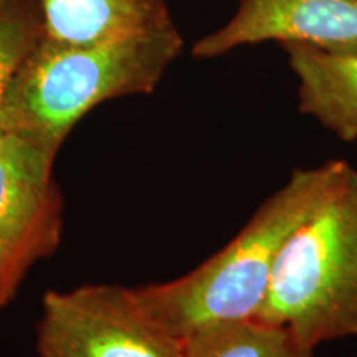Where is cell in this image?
I'll list each match as a JSON object with an SVG mask.
<instances>
[{
	"mask_svg": "<svg viewBox=\"0 0 357 357\" xmlns=\"http://www.w3.org/2000/svg\"><path fill=\"white\" fill-rule=\"evenodd\" d=\"M42 37V22L24 3L0 0V114L13 75Z\"/></svg>",
	"mask_w": 357,
	"mask_h": 357,
	"instance_id": "obj_10",
	"label": "cell"
},
{
	"mask_svg": "<svg viewBox=\"0 0 357 357\" xmlns=\"http://www.w3.org/2000/svg\"><path fill=\"white\" fill-rule=\"evenodd\" d=\"M255 319L287 328L306 349L357 336V169L288 236Z\"/></svg>",
	"mask_w": 357,
	"mask_h": 357,
	"instance_id": "obj_3",
	"label": "cell"
},
{
	"mask_svg": "<svg viewBox=\"0 0 357 357\" xmlns=\"http://www.w3.org/2000/svg\"><path fill=\"white\" fill-rule=\"evenodd\" d=\"M261 42H303L328 52H357V0H238L235 15L199 40L192 53L213 58Z\"/></svg>",
	"mask_w": 357,
	"mask_h": 357,
	"instance_id": "obj_6",
	"label": "cell"
},
{
	"mask_svg": "<svg viewBox=\"0 0 357 357\" xmlns=\"http://www.w3.org/2000/svg\"><path fill=\"white\" fill-rule=\"evenodd\" d=\"M181 47L172 20L93 45L42 37L7 89L0 114L2 131L56 154L70 129L100 102L153 91Z\"/></svg>",
	"mask_w": 357,
	"mask_h": 357,
	"instance_id": "obj_2",
	"label": "cell"
},
{
	"mask_svg": "<svg viewBox=\"0 0 357 357\" xmlns=\"http://www.w3.org/2000/svg\"><path fill=\"white\" fill-rule=\"evenodd\" d=\"M53 159L55 154L24 137L0 136V307L29 268L60 242L63 204Z\"/></svg>",
	"mask_w": 357,
	"mask_h": 357,
	"instance_id": "obj_5",
	"label": "cell"
},
{
	"mask_svg": "<svg viewBox=\"0 0 357 357\" xmlns=\"http://www.w3.org/2000/svg\"><path fill=\"white\" fill-rule=\"evenodd\" d=\"M43 37L93 45L129 37L171 22L164 0H40Z\"/></svg>",
	"mask_w": 357,
	"mask_h": 357,
	"instance_id": "obj_8",
	"label": "cell"
},
{
	"mask_svg": "<svg viewBox=\"0 0 357 357\" xmlns=\"http://www.w3.org/2000/svg\"><path fill=\"white\" fill-rule=\"evenodd\" d=\"M347 166L334 159L294 171L220 252L181 278L136 288V298L182 341L208 326L255 318L284 242L331 194Z\"/></svg>",
	"mask_w": 357,
	"mask_h": 357,
	"instance_id": "obj_1",
	"label": "cell"
},
{
	"mask_svg": "<svg viewBox=\"0 0 357 357\" xmlns=\"http://www.w3.org/2000/svg\"><path fill=\"white\" fill-rule=\"evenodd\" d=\"M37 351L40 357H187L185 341L155 321L134 289L113 284L45 294Z\"/></svg>",
	"mask_w": 357,
	"mask_h": 357,
	"instance_id": "obj_4",
	"label": "cell"
},
{
	"mask_svg": "<svg viewBox=\"0 0 357 357\" xmlns=\"http://www.w3.org/2000/svg\"><path fill=\"white\" fill-rule=\"evenodd\" d=\"M187 357H312L314 352L278 324L234 321L200 329L185 339Z\"/></svg>",
	"mask_w": 357,
	"mask_h": 357,
	"instance_id": "obj_9",
	"label": "cell"
},
{
	"mask_svg": "<svg viewBox=\"0 0 357 357\" xmlns=\"http://www.w3.org/2000/svg\"><path fill=\"white\" fill-rule=\"evenodd\" d=\"M298 78V102L346 142L357 141V52L336 53L303 42L283 43Z\"/></svg>",
	"mask_w": 357,
	"mask_h": 357,
	"instance_id": "obj_7",
	"label": "cell"
}]
</instances>
